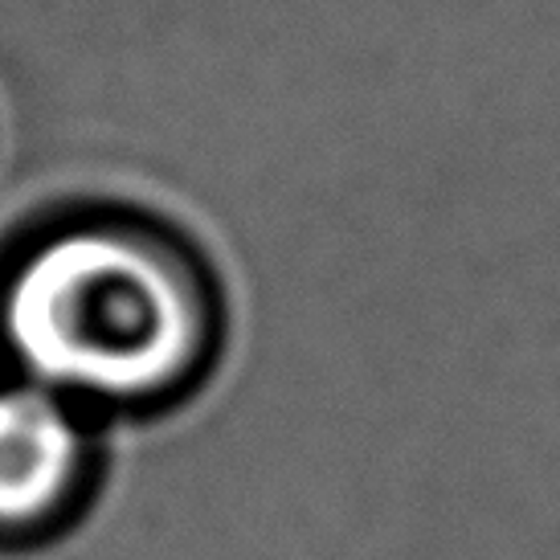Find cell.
Listing matches in <instances>:
<instances>
[{"instance_id": "cell-2", "label": "cell", "mask_w": 560, "mask_h": 560, "mask_svg": "<svg viewBox=\"0 0 560 560\" xmlns=\"http://www.w3.org/2000/svg\"><path fill=\"white\" fill-rule=\"evenodd\" d=\"M82 438L46 393H0V524L49 512L79 467Z\"/></svg>"}, {"instance_id": "cell-1", "label": "cell", "mask_w": 560, "mask_h": 560, "mask_svg": "<svg viewBox=\"0 0 560 560\" xmlns=\"http://www.w3.org/2000/svg\"><path fill=\"white\" fill-rule=\"evenodd\" d=\"M4 327L30 373L54 385L143 397L201 348V299L180 266L124 234H66L21 266Z\"/></svg>"}]
</instances>
